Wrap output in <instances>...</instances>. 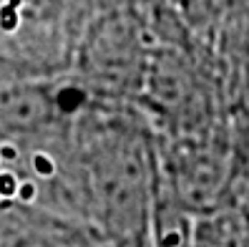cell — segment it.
<instances>
[{
  "label": "cell",
  "mask_w": 249,
  "mask_h": 247,
  "mask_svg": "<svg viewBox=\"0 0 249 247\" xmlns=\"http://www.w3.org/2000/svg\"><path fill=\"white\" fill-rule=\"evenodd\" d=\"M33 171L38 174V177L43 179H48L55 174V164H53V159L48 154H43V152H36L33 154Z\"/></svg>",
  "instance_id": "cell-3"
},
{
  "label": "cell",
  "mask_w": 249,
  "mask_h": 247,
  "mask_svg": "<svg viewBox=\"0 0 249 247\" xmlns=\"http://www.w3.org/2000/svg\"><path fill=\"white\" fill-rule=\"evenodd\" d=\"M18 3H5L0 5V28L5 33H16L18 25H20V13H18Z\"/></svg>",
  "instance_id": "cell-1"
},
{
  "label": "cell",
  "mask_w": 249,
  "mask_h": 247,
  "mask_svg": "<svg viewBox=\"0 0 249 247\" xmlns=\"http://www.w3.org/2000/svg\"><path fill=\"white\" fill-rule=\"evenodd\" d=\"M18 190H20V182L13 171H0V202L3 199H16L18 197Z\"/></svg>",
  "instance_id": "cell-2"
},
{
  "label": "cell",
  "mask_w": 249,
  "mask_h": 247,
  "mask_svg": "<svg viewBox=\"0 0 249 247\" xmlns=\"http://www.w3.org/2000/svg\"><path fill=\"white\" fill-rule=\"evenodd\" d=\"M38 197V187L33 182H20V190H18V199L20 202H33Z\"/></svg>",
  "instance_id": "cell-4"
},
{
  "label": "cell",
  "mask_w": 249,
  "mask_h": 247,
  "mask_svg": "<svg viewBox=\"0 0 249 247\" xmlns=\"http://www.w3.org/2000/svg\"><path fill=\"white\" fill-rule=\"evenodd\" d=\"M0 159H5V162H16V159H18V149L13 147V144H3V147H0Z\"/></svg>",
  "instance_id": "cell-5"
}]
</instances>
